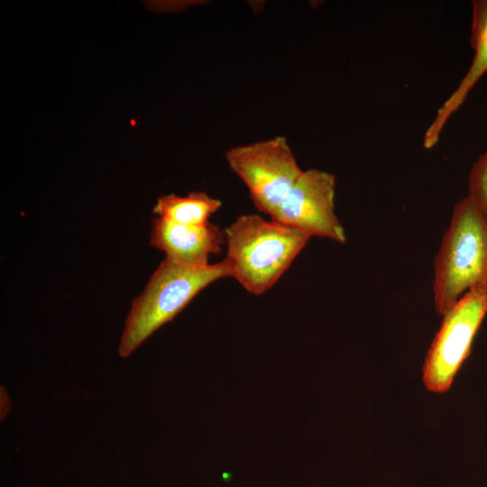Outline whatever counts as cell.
<instances>
[{"instance_id":"cell-1","label":"cell","mask_w":487,"mask_h":487,"mask_svg":"<svg viewBox=\"0 0 487 487\" xmlns=\"http://www.w3.org/2000/svg\"><path fill=\"white\" fill-rule=\"evenodd\" d=\"M224 232L229 277L253 295L269 290L311 238L256 214L238 216Z\"/></svg>"},{"instance_id":"cell-2","label":"cell","mask_w":487,"mask_h":487,"mask_svg":"<svg viewBox=\"0 0 487 487\" xmlns=\"http://www.w3.org/2000/svg\"><path fill=\"white\" fill-rule=\"evenodd\" d=\"M225 277H229V271L224 260L197 266L165 257L143 291L133 301L118 354L128 357L152 334L183 310L199 292Z\"/></svg>"},{"instance_id":"cell-3","label":"cell","mask_w":487,"mask_h":487,"mask_svg":"<svg viewBox=\"0 0 487 487\" xmlns=\"http://www.w3.org/2000/svg\"><path fill=\"white\" fill-rule=\"evenodd\" d=\"M433 302L439 316L465 293H487V223L467 197L458 200L434 262Z\"/></svg>"},{"instance_id":"cell-4","label":"cell","mask_w":487,"mask_h":487,"mask_svg":"<svg viewBox=\"0 0 487 487\" xmlns=\"http://www.w3.org/2000/svg\"><path fill=\"white\" fill-rule=\"evenodd\" d=\"M225 160L247 187L254 207L270 216L303 171L284 136L232 147Z\"/></svg>"},{"instance_id":"cell-5","label":"cell","mask_w":487,"mask_h":487,"mask_svg":"<svg viewBox=\"0 0 487 487\" xmlns=\"http://www.w3.org/2000/svg\"><path fill=\"white\" fill-rule=\"evenodd\" d=\"M486 315L487 293L470 290L442 316L423 365V381L428 391L444 393L449 390L471 354Z\"/></svg>"},{"instance_id":"cell-6","label":"cell","mask_w":487,"mask_h":487,"mask_svg":"<svg viewBox=\"0 0 487 487\" xmlns=\"http://www.w3.org/2000/svg\"><path fill=\"white\" fill-rule=\"evenodd\" d=\"M336 178L312 168L303 170L271 220L296 228L310 237H320L338 244L347 241L345 228L335 211Z\"/></svg>"},{"instance_id":"cell-7","label":"cell","mask_w":487,"mask_h":487,"mask_svg":"<svg viewBox=\"0 0 487 487\" xmlns=\"http://www.w3.org/2000/svg\"><path fill=\"white\" fill-rule=\"evenodd\" d=\"M225 243L224 230L210 222L188 225L152 219L150 244L163 252L166 258L184 264H209L210 255L219 253Z\"/></svg>"},{"instance_id":"cell-8","label":"cell","mask_w":487,"mask_h":487,"mask_svg":"<svg viewBox=\"0 0 487 487\" xmlns=\"http://www.w3.org/2000/svg\"><path fill=\"white\" fill-rule=\"evenodd\" d=\"M470 44L473 58L456 88L437 110L432 123L425 132L423 146L433 148L450 117L460 108L477 82L487 72V0L472 2Z\"/></svg>"},{"instance_id":"cell-9","label":"cell","mask_w":487,"mask_h":487,"mask_svg":"<svg viewBox=\"0 0 487 487\" xmlns=\"http://www.w3.org/2000/svg\"><path fill=\"white\" fill-rule=\"evenodd\" d=\"M222 207V202L203 191L187 196L168 194L161 196L152 212L156 217L181 225H202Z\"/></svg>"},{"instance_id":"cell-10","label":"cell","mask_w":487,"mask_h":487,"mask_svg":"<svg viewBox=\"0 0 487 487\" xmlns=\"http://www.w3.org/2000/svg\"><path fill=\"white\" fill-rule=\"evenodd\" d=\"M466 197L487 223V152L476 159L470 170Z\"/></svg>"}]
</instances>
